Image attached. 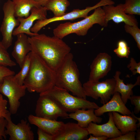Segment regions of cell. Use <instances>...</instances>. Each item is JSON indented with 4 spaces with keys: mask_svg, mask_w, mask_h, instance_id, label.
I'll return each mask as SVG.
<instances>
[{
    "mask_svg": "<svg viewBox=\"0 0 140 140\" xmlns=\"http://www.w3.org/2000/svg\"><path fill=\"white\" fill-rule=\"evenodd\" d=\"M89 134L86 128L77 123H65L58 132L54 136L53 140H82L87 139Z\"/></svg>",
    "mask_w": 140,
    "mask_h": 140,
    "instance_id": "15",
    "label": "cell"
},
{
    "mask_svg": "<svg viewBox=\"0 0 140 140\" xmlns=\"http://www.w3.org/2000/svg\"><path fill=\"white\" fill-rule=\"evenodd\" d=\"M108 137L104 136H94L90 134L89 137L87 138V140H106L108 139Z\"/></svg>",
    "mask_w": 140,
    "mask_h": 140,
    "instance_id": "37",
    "label": "cell"
},
{
    "mask_svg": "<svg viewBox=\"0 0 140 140\" xmlns=\"http://www.w3.org/2000/svg\"><path fill=\"white\" fill-rule=\"evenodd\" d=\"M130 115L132 117L138 120V123L137 124V128H139L140 126V118L136 116L134 114V113L133 111L131 112Z\"/></svg>",
    "mask_w": 140,
    "mask_h": 140,
    "instance_id": "38",
    "label": "cell"
},
{
    "mask_svg": "<svg viewBox=\"0 0 140 140\" xmlns=\"http://www.w3.org/2000/svg\"><path fill=\"white\" fill-rule=\"evenodd\" d=\"M70 5L68 0H48L44 6L47 10L51 11L54 17H57L64 15Z\"/></svg>",
    "mask_w": 140,
    "mask_h": 140,
    "instance_id": "24",
    "label": "cell"
},
{
    "mask_svg": "<svg viewBox=\"0 0 140 140\" xmlns=\"http://www.w3.org/2000/svg\"><path fill=\"white\" fill-rule=\"evenodd\" d=\"M29 53L30 67L23 85L31 93H41L50 89L55 86L56 71L37 54L31 51Z\"/></svg>",
    "mask_w": 140,
    "mask_h": 140,
    "instance_id": "2",
    "label": "cell"
},
{
    "mask_svg": "<svg viewBox=\"0 0 140 140\" xmlns=\"http://www.w3.org/2000/svg\"><path fill=\"white\" fill-rule=\"evenodd\" d=\"M28 119L31 124L54 136L58 132L64 124L62 121L40 117L31 114L29 116Z\"/></svg>",
    "mask_w": 140,
    "mask_h": 140,
    "instance_id": "19",
    "label": "cell"
},
{
    "mask_svg": "<svg viewBox=\"0 0 140 140\" xmlns=\"http://www.w3.org/2000/svg\"><path fill=\"white\" fill-rule=\"evenodd\" d=\"M136 130L137 132H136V138L135 140H139L140 139V129L139 128H137Z\"/></svg>",
    "mask_w": 140,
    "mask_h": 140,
    "instance_id": "40",
    "label": "cell"
},
{
    "mask_svg": "<svg viewBox=\"0 0 140 140\" xmlns=\"http://www.w3.org/2000/svg\"><path fill=\"white\" fill-rule=\"evenodd\" d=\"M113 51L120 58H128L130 52V47L126 41L124 40L118 41L117 47Z\"/></svg>",
    "mask_w": 140,
    "mask_h": 140,
    "instance_id": "28",
    "label": "cell"
},
{
    "mask_svg": "<svg viewBox=\"0 0 140 140\" xmlns=\"http://www.w3.org/2000/svg\"><path fill=\"white\" fill-rule=\"evenodd\" d=\"M8 123L5 132L10 136V140H33V132L26 120L22 119L20 122L15 124L12 122L11 116L7 119Z\"/></svg>",
    "mask_w": 140,
    "mask_h": 140,
    "instance_id": "14",
    "label": "cell"
},
{
    "mask_svg": "<svg viewBox=\"0 0 140 140\" xmlns=\"http://www.w3.org/2000/svg\"><path fill=\"white\" fill-rule=\"evenodd\" d=\"M16 17L26 18L33 7L41 6L34 0H12Z\"/></svg>",
    "mask_w": 140,
    "mask_h": 140,
    "instance_id": "23",
    "label": "cell"
},
{
    "mask_svg": "<svg viewBox=\"0 0 140 140\" xmlns=\"http://www.w3.org/2000/svg\"><path fill=\"white\" fill-rule=\"evenodd\" d=\"M94 109H78L68 114L69 118L77 121L78 125L83 128H87L91 122L100 123L102 121V118L96 116Z\"/></svg>",
    "mask_w": 140,
    "mask_h": 140,
    "instance_id": "20",
    "label": "cell"
},
{
    "mask_svg": "<svg viewBox=\"0 0 140 140\" xmlns=\"http://www.w3.org/2000/svg\"><path fill=\"white\" fill-rule=\"evenodd\" d=\"M113 5L102 6L105 15V21L107 26L109 21L111 20L117 24L123 22L125 24L138 25L137 19L135 16L127 14L124 12L123 4H120L116 6Z\"/></svg>",
    "mask_w": 140,
    "mask_h": 140,
    "instance_id": "11",
    "label": "cell"
},
{
    "mask_svg": "<svg viewBox=\"0 0 140 140\" xmlns=\"http://www.w3.org/2000/svg\"><path fill=\"white\" fill-rule=\"evenodd\" d=\"M70 53L56 71L55 86L71 92L74 96L86 99L82 84L77 66Z\"/></svg>",
    "mask_w": 140,
    "mask_h": 140,
    "instance_id": "3",
    "label": "cell"
},
{
    "mask_svg": "<svg viewBox=\"0 0 140 140\" xmlns=\"http://www.w3.org/2000/svg\"><path fill=\"white\" fill-rule=\"evenodd\" d=\"M123 9L127 14L140 15V0H125Z\"/></svg>",
    "mask_w": 140,
    "mask_h": 140,
    "instance_id": "26",
    "label": "cell"
},
{
    "mask_svg": "<svg viewBox=\"0 0 140 140\" xmlns=\"http://www.w3.org/2000/svg\"><path fill=\"white\" fill-rule=\"evenodd\" d=\"M121 74L120 72L117 71L113 77L116 82L115 93L117 92L121 94L122 99L125 104L130 96L133 95V88L136 86L140 85V76L137 77L136 81L134 84L131 83L125 84L123 80L120 78Z\"/></svg>",
    "mask_w": 140,
    "mask_h": 140,
    "instance_id": "22",
    "label": "cell"
},
{
    "mask_svg": "<svg viewBox=\"0 0 140 140\" xmlns=\"http://www.w3.org/2000/svg\"><path fill=\"white\" fill-rule=\"evenodd\" d=\"M7 123L8 121L4 117L0 118V140L6 139L5 130Z\"/></svg>",
    "mask_w": 140,
    "mask_h": 140,
    "instance_id": "35",
    "label": "cell"
},
{
    "mask_svg": "<svg viewBox=\"0 0 140 140\" xmlns=\"http://www.w3.org/2000/svg\"><path fill=\"white\" fill-rule=\"evenodd\" d=\"M131 104L135 106L134 113L136 114L140 111V96L132 95L129 99Z\"/></svg>",
    "mask_w": 140,
    "mask_h": 140,
    "instance_id": "32",
    "label": "cell"
},
{
    "mask_svg": "<svg viewBox=\"0 0 140 140\" xmlns=\"http://www.w3.org/2000/svg\"><path fill=\"white\" fill-rule=\"evenodd\" d=\"M28 39L31 51L55 71L71 52L70 47L62 39L54 36L50 37L38 33L28 37Z\"/></svg>",
    "mask_w": 140,
    "mask_h": 140,
    "instance_id": "1",
    "label": "cell"
},
{
    "mask_svg": "<svg viewBox=\"0 0 140 140\" xmlns=\"http://www.w3.org/2000/svg\"><path fill=\"white\" fill-rule=\"evenodd\" d=\"M114 122L122 135L130 131H135L137 129L138 120L130 115H122L118 113L112 112Z\"/></svg>",
    "mask_w": 140,
    "mask_h": 140,
    "instance_id": "21",
    "label": "cell"
},
{
    "mask_svg": "<svg viewBox=\"0 0 140 140\" xmlns=\"http://www.w3.org/2000/svg\"><path fill=\"white\" fill-rule=\"evenodd\" d=\"M47 10L44 6L35 7L31 9V13L27 17L17 18L20 22V24L13 30V35L16 36L19 33H24L32 36L37 34L38 33L31 32L30 29L35 20L47 18Z\"/></svg>",
    "mask_w": 140,
    "mask_h": 140,
    "instance_id": "13",
    "label": "cell"
},
{
    "mask_svg": "<svg viewBox=\"0 0 140 140\" xmlns=\"http://www.w3.org/2000/svg\"><path fill=\"white\" fill-rule=\"evenodd\" d=\"M114 112L119 113L123 115H130L131 113L122 101L120 94L117 92L114 93L108 102L94 111L95 114L99 117L105 113Z\"/></svg>",
    "mask_w": 140,
    "mask_h": 140,
    "instance_id": "17",
    "label": "cell"
},
{
    "mask_svg": "<svg viewBox=\"0 0 140 140\" xmlns=\"http://www.w3.org/2000/svg\"><path fill=\"white\" fill-rule=\"evenodd\" d=\"M112 65L111 57L108 53H100L94 59L90 66L89 80L96 81L106 76Z\"/></svg>",
    "mask_w": 140,
    "mask_h": 140,
    "instance_id": "12",
    "label": "cell"
},
{
    "mask_svg": "<svg viewBox=\"0 0 140 140\" xmlns=\"http://www.w3.org/2000/svg\"><path fill=\"white\" fill-rule=\"evenodd\" d=\"M124 29L127 33L130 34L135 41L137 46L140 50V29L138 25H131L125 24Z\"/></svg>",
    "mask_w": 140,
    "mask_h": 140,
    "instance_id": "29",
    "label": "cell"
},
{
    "mask_svg": "<svg viewBox=\"0 0 140 140\" xmlns=\"http://www.w3.org/2000/svg\"><path fill=\"white\" fill-rule=\"evenodd\" d=\"M37 134L38 140H53L54 136L38 128Z\"/></svg>",
    "mask_w": 140,
    "mask_h": 140,
    "instance_id": "36",
    "label": "cell"
},
{
    "mask_svg": "<svg viewBox=\"0 0 140 140\" xmlns=\"http://www.w3.org/2000/svg\"><path fill=\"white\" fill-rule=\"evenodd\" d=\"M106 0H100L96 4L92 6H88L85 9H76L63 16L57 17H53L37 20L30 29L31 31L35 33L38 32L44 27L52 22L62 20H72L80 18H85L88 16L89 12L96 8L106 5Z\"/></svg>",
    "mask_w": 140,
    "mask_h": 140,
    "instance_id": "10",
    "label": "cell"
},
{
    "mask_svg": "<svg viewBox=\"0 0 140 140\" xmlns=\"http://www.w3.org/2000/svg\"><path fill=\"white\" fill-rule=\"evenodd\" d=\"M12 55L21 68L28 53L31 51L28 37L26 34L21 33L16 35Z\"/></svg>",
    "mask_w": 140,
    "mask_h": 140,
    "instance_id": "18",
    "label": "cell"
},
{
    "mask_svg": "<svg viewBox=\"0 0 140 140\" xmlns=\"http://www.w3.org/2000/svg\"><path fill=\"white\" fill-rule=\"evenodd\" d=\"M26 89L25 85H20L18 83L14 75L5 77L0 85V93L8 98L9 111L11 114L17 113L20 105L19 100L25 95Z\"/></svg>",
    "mask_w": 140,
    "mask_h": 140,
    "instance_id": "6",
    "label": "cell"
},
{
    "mask_svg": "<svg viewBox=\"0 0 140 140\" xmlns=\"http://www.w3.org/2000/svg\"><path fill=\"white\" fill-rule=\"evenodd\" d=\"M127 67L131 71L133 75L137 74H140V62H137L133 58H130Z\"/></svg>",
    "mask_w": 140,
    "mask_h": 140,
    "instance_id": "31",
    "label": "cell"
},
{
    "mask_svg": "<svg viewBox=\"0 0 140 140\" xmlns=\"http://www.w3.org/2000/svg\"><path fill=\"white\" fill-rule=\"evenodd\" d=\"M4 18L0 28L2 39L1 41L7 49L12 44L13 33L15 27L18 26L20 22L15 15L14 6L12 2L8 0L3 7Z\"/></svg>",
    "mask_w": 140,
    "mask_h": 140,
    "instance_id": "9",
    "label": "cell"
},
{
    "mask_svg": "<svg viewBox=\"0 0 140 140\" xmlns=\"http://www.w3.org/2000/svg\"><path fill=\"white\" fill-rule=\"evenodd\" d=\"M95 24L103 27L107 26L105 21L104 12L101 7L95 9L92 14L81 20L59 24L53 29V33L54 36L62 39L72 33L83 36L86 35L89 29Z\"/></svg>",
    "mask_w": 140,
    "mask_h": 140,
    "instance_id": "4",
    "label": "cell"
},
{
    "mask_svg": "<svg viewBox=\"0 0 140 140\" xmlns=\"http://www.w3.org/2000/svg\"><path fill=\"white\" fill-rule=\"evenodd\" d=\"M108 115L109 120L106 123L98 125L93 122L90 123L86 128L89 134L95 136H106L109 138H114L122 135L114 122L112 113L109 112Z\"/></svg>",
    "mask_w": 140,
    "mask_h": 140,
    "instance_id": "16",
    "label": "cell"
},
{
    "mask_svg": "<svg viewBox=\"0 0 140 140\" xmlns=\"http://www.w3.org/2000/svg\"><path fill=\"white\" fill-rule=\"evenodd\" d=\"M38 3L41 6H44L46 2L48 0H34Z\"/></svg>",
    "mask_w": 140,
    "mask_h": 140,
    "instance_id": "39",
    "label": "cell"
},
{
    "mask_svg": "<svg viewBox=\"0 0 140 140\" xmlns=\"http://www.w3.org/2000/svg\"><path fill=\"white\" fill-rule=\"evenodd\" d=\"M15 73L6 67L0 66V85L2 83L4 78L8 76L14 75Z\"/></svg>",
    "mask_w": 140,
    "mask_h": 140,
    "instance_id": "33",
    "label": "cell"
},
{
    "mask_svg": "<svg viewBox=\"0 0 140 140\" xmlns=\"http://www.w3.org/2000/svg\"><path fill=\"white\" fill-rule=\"evenodd\" d=\"M7 50L0 41V66H15L16 64L11 59Z\"/></svg>",
    "mask_w": 140,
    "mask_h": 140,
    "instance_id": "27",
    "label": "cell"
},
{
    "mask_svg": "<svg viewBox=\"0 0 140 140\" xmlns=\"http://www.w3.org/2000/svg\"><path fill=\"white\" fill-rule=\"evenodd\" d=\"M116 82L113 78L107 79L102 82L88 80L82 86L86 96L97 100L101 99V103L104 104L108 102L111 96L115 93Z\"/></svg>",
    "mask_w": 140,
    "mask_h": 140,
    "instance_id": "7",
    "label": "cell"
},
{
    "mask_svg": "<svg viewBox=\"0 0 140 140\" xmlns=\"http://www.w3.org/2000/svg\"><path fill=\"white\" fill-rule=\"evenodd\" d=\"M7 102L0 94V118L4 117L7 119L11 116V114L7 109Z\"/></svg>",
    "mask_w": 140,
    "mask_h": 140,
    "instance_id": "30",
    "label": "cell"
},
{
    "mask_svg": "<svg viewBox=\"0 0 140 140\" xmlns=\"http://www.w3.org/2000/svg\"><path fill=\"white\" fill-rule=\"evenodd\" d=\"M136 132L135 131H130L116 137L108 139V140H135Z\"/></svg>",
    "mask_w": 140,
    "mask_h": 140,
    "instance_id": "34",
    "label": "cell"
},
{
    "mask_svg": "<svg viewBox=\"0 0 140 140\" xmlns=\"http://www.w3.org/2000/svg\"><path fill=\"white\" fill-rule=\"evenodd\" d=\"M39 95L50 96L55 100L66 112H73L78 109H96L99 107L86 99L75 96L67 90L55 86L50 89Z\"/></svg>",
    "mask_w": 140,
    "mask_h": 140,
    "instance_id": "5",
    "label": "cell"
},
{
    "mask_svg": "<svg viewBox=\"0 0 140 140\" xmlns=\"http://www.w3.org/2000/svg\"><path fill=\"white\" fill-rule=\"evenodd\" d=\"M31 63L30 57L29 53L27 54L21 70L14 77L18 83L20 85H23L24 81L29 71Z\"/></svg>",
    "mask_w": 140,
    "mask_h": 140,
    "instance_id": "25",
    "label": "cell"
},
{
    "mask_svg": "<svg viewBox=\"0 0 140 140\" xmlns=\"http://www.w3.org/2000/svg\"><path fill=\"white\" fill-rule=\"evenodd\" d=\"M36 116L57 120L59 117L68 118V114L53 98L46 95H39L36 105Z\"/></svg>",
    "mask_w": 140,
    "mask_h": 140,
    "instance_id": "8",
    "label": "cell"
}]
</instances>
